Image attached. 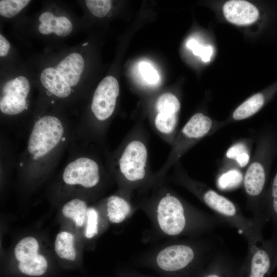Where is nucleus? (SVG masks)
Wrapping results in <instances>:
<instances>
[{"instance_id":"obj_8","label":"nucleus","mask_w":277,"mask_h":277,"mask_svg":"<svg viewBox=\"0 0 277 277\" xmlns=\"http://www.w3.org/2000/svg\"><path fill=\"white\" fill-rule=\"evenodd\" d=\"M277 267V232L269 240L248 246L244 260L239 268V277H271Z\"/></svg>"},{"instance_id":"obj_26","label":"nucleus","mask_w":277,"mask_h":277,"mask_svg":"<svg viewBox=\"0 0 277 277\" xmlns=\"http://www.w3.org/2000/svg\"><path fill=\"white\" fill-rule=\"evenodd\" d=\"M86 221L85 236L87 239H92L98 232L99 215L95 208H88Z\"/></svg>"},{"instance_id":"obj_30","label":"nucleus","mask_w":277,"mask_h":277,"mask_svg":"<svg viewBox=\"0 0 277 277\" xmlns=\"http://www.w3.org/2000/svg\"><path fill=\"white\" fill-rule=\"evenodd\" d=\"M72 24L70 21L65 16L57 17L54 33L57 35L64 37L72 31Z\"/></svg>"},{"instance_id":"obj_11","label":"nucleus","mask_w":277,"mask_h":277,"mask_svg":"<svg viewBox=\"0 0 277 277\" xmlns=\"http://www.w3.org/2000/svg\"><path fill=\"white\" fill-rule=\"evenodd\" d=\"M107 167L95 156H81L66 165L63 173V180L68 185L95 188L101 183L105 168Z\"/></svg>"},{"instance_id":"obj_16","label":"nucleus","mask_w":277,"mask_h":277,"mask_svg":"<svg viewBox=\"0 0 277 277\" xmlns=\"http://www.w3.org/2000/svg\"><path fill=\"white\" fill-rule=\"evenodd\" d=\"M84 66L82 56L78 53L73 52L62 60L55 69L65 81L73 87L78 83Z\"/></svg>"},{"instance_id":"obj_2","label":"nucleus","mask_w":277,"mask_h":277,"mask_svg":"<svg viewBox=\"0 0 277 277\" xmlns=\"http://www.w3.org/2000/svg\"><path fill=\"white\" fill-rule=\"evenodd\" d=\"M149 134L142 122L135 123L108 157L109 171L119 185V192L131 199L135 191L155 181L149 160Z\"/></svg>"},{"instance_id":"obj_19","label":"nucleus","mask_w":277,"mask_h":277,"mask_svg":"<svg viewBox=\"0 0 277 277\" xmlns=\"http://www.w3.org/2000/svg\"><path fill=\"white\" fill-rule=\"evenodd\" d=\"M88 209L84 201L74 199L64 205L62 213L65 217L72 220L77 226L82 227L86 220Z\"/></svg>"},{"instance_id":"obj_18","label":"nucleus","mask_w":277,"mask_h":277,"mask_svg":"<svg viewBox=\"0 0 277 277\" xmlns=\"http://www.w3.org/2000/svg\"><path fill=\"white\" fill-rule=\"evenodd\" d=\"M265 103V97L261 93L252 95L242 104L233 112V118L234 120L240 121L249 117L256 113Z\"/></svg>"},{"instance_id":"obj_28","label":"nucleus","mask_w":277,"mask_h":277,"mask_svg":"<svg viewBox=\"0 0 277 277\" xmlns=\"http://www.w3.org/2000/svg\"><path fill=\"white\" fill-rule=\"evenodd\" d=\"M187 46L192 51L194 55L200 56L205 62L210 61L213 54V48L211 46H203L194 39L189 40Z\"/></svg>"},{"instance_id":"obj_14","label":"nucleus","mask_w":277,"mask_h":277,"mask_svg":"<svg viewBox=\"0 0 277 277\" xmlns=\"http://www.w3.org/2000/svg\"><path fill=\"white\" fill-rule=\"evenodd\" d=\"M225 18L230 23L244 25L251 24L258 18L259 12L251 3L242 0L227 2L223 7Z\"/></svg>"},{"instance_id":"obj_25","label":"nucleus","mask_w":277,"mask_h":277,"mask_svg":"<svg viewBox=\"0 0 277 277\" xmlns=\"http://www.w3.org/2000/svg\"><path fill=\"white\" fill-rule=\"evenodd\" d=\"M242 174L232 169L222 174L218 179L217 185L223 190H228L238 187L243 181Z\"/></svg>"},{"instance_id":"obj_29","label":"nucleus","mask_w":277,"mask_h":277,"mask_svg":"<svg viewBox=\"0 0 277 277\" xmlns=\"http://www.w3.org/2000/svg\"><path fill=\"white\" fill-rule=\"evenodd\" d=\"M138 70L144 79L148 84H155L159 81V74L150 64L146 62L140 63Z\"/></svg>"},{"instance_id":"obj_22","label":"nucleus","mask_w":277,"mask_h":277,"mask_svg":"<svg viewBox=\"0 0 277 277\" xmlns=\"http://www.w3.org/2000/svg\"><path fill=\"white\" fill-rule=\"evenodd\" d=\"M38 244L37 240L31 236L26 237L20 240L14 249V255L19 262L27 261L38 254Z\"/></svg>"},{"instance_id":"obj_27","label":"nucleus","mask_w":277,"mask_h":277,"mask_svg":"<svg viewBox=\"0 0 277 277\" xmlns=\"http://www.w3.org/2000/svg\"><path fill=\"white\" fill-rule=\"evenodd\" d=\"M85 3L92 14L97 17L106 16L111 7V1L109 0H86Z\"/></svg>"},{"instance_id":"obj_32","label":"nucleus","mask_w":277,"mask_h":277,"mask_svg":"<svg viewBox=\"0 0 277 277\" xmlns=\"http://www.w3.org/2000/svg\"><path fill=\"white\" fill-rule=\"evenodd\" d=\"M10 48L9 42L2 34L0 35V56L7 55Z\"/></svg>"},{"instance_id":"obj_9","label":"nucleus","mask_w":277,"mask_h":277,"mask_svg":"<svg viewBox=\"0 0 277 277\" xmlns=\"http://www.w3.org/2000/svg\"><path fill=\"white\" fill-rule=\"evenodd\" d=\"M180 108V102L174 94L164 92L157 96L149 118L152 130L170 146L178 133Z\"/></svg>"},{"instance_id":"obj_15","label":"nucleus","mask_w":277,"mask_h":277,"mask_svg":"<svg viewBox=\"0 0 277 277\" xmlns=\"http://www.w3.org/2000/svg\"><path fill=\"white\" fill-rule=\"evenodd\" d=\"M106 208L108 220L114 224H120L126 220L134 209L131 199L119 192L107 197Z\"/></svg>"},{"instance_id":"obj_12","label":"nucleus","mask_w":277,"mask_h":277,"mask_svg":"<svg viewBox=\"0 0 277 277\" xmlns=\"http://www.w3.org/2000/svg\"><path fill=\"white\" fill-rule=\"evenodd\" d=\"M30 86L28 79L19 76L4 85L0 99V110L5 114L15 115L27 108V97Z\"/></svg>"},{"instance_id":"obj_6","label":"nucleus","mask_w":277,"mask_h":277,"mask_svg":"<svg viewBox=\"0 0 277 277\" xmlns=\"http://www.w3.org/2000/svg\"><path fill=\"white\" fill-rule=\"evenodd\" d=\"M62 121L52 115H45L33 125L26 150L27 159L32 165L46 161L60 147L65 138Z\"/></svg>"},{"instance_id":"obj_10","label":"nucleus","mask_w":277,"mask_h":277,"mask_svg":"<svg viewBox=\"0 0 277 277\" xmlns=\"http://www.w3.org/2000/svg\"><path fill=\"white\" fill-rule=\"evenodd\" d=\"M119 93L118 83L113 76L105 77L97 86L91 104L94 118L91 129L94 136L100 137L105 132L115 111Z\"/></svg>"},{"instance_id":"obj_24","label":"nucleus","mask_w":277,"mask_h":277,"mask_svg":"<svg viewBox=\"0 0 277 277\" xmlns=\"http://www.w3.org/2000/svg\"><path fill=\"white\" fill-rule=\"evenodd\" d=\"M30 1L28 0H1L0 1V14L6 18H11L17 15L24 8Z\"/></svg>"},{"instance_id":"obj_13","label":"nucleus","mask_w":277,"mask_h":277,"mask_svg":"<svg viewBox=\"0 0 277 277\" xmlns=\"http://www.w3.org/2000/svg\"><path fill=\"white\" fill-rule=\"evenodd\" d=\"M240 264L221 247L196 277H239Z\"/></svg>"},{"instance_id":"obj_17","label":"nucleus","mask_w":277,"mask_h":277,"mask_svg":"<svg viewBox=\"0 0 277 277\" xmlns=\"http://www.w3.org/2000/svg\"><path fill=\"white\" fill-rule=\"evenodd\" d=\"M40 80L50 94L60 98H65L71 93V87L54 68L45 69L41 74Z\"/></svg>"},{"instance_id":"obj_23","label":"nucleus","mask_w":277,"mask_h":277,"mask_svg":"<svg viewBox=\"0 0 277 277\" xmlns=\"http://www.w3.org/2000/svg\"><path fill=\"white\" fill-rule=\"evenodd\" d=\"M47 268L48 263L46 259L39 254L18 264L19 270L24 274L30 276L43 275L46 272Z\"/></svg>"},{"instance_id":"obj_31","label":"nucleus","mask_w":277,"mask_h":277,"mask_svg":"<svg viewBox=\"0 0 277 277\" xmlns=\"http://www.w3.org/2000/svg\"><path fill=\"white\" fill-rule=\"evenodd\" d=\"M245 152H247L246 146L240 143L230 147L226 152V156L229 159L235 160L238 155Z\"/></svg>"},{"instance_id":"obj_1","label":"nucleus","mask_w":277,"mask_h":277,"mask_svg":"<svg viewBox=\"0 0 277 277\" xmlns=\"http://www.w3.org/2000/svg\"><path fill=\"white\" fill-rule=\"evenodd\" d=\"M136 192V203L149 214L156 231L168 237L197 238L225 223L189 204L166 184L155 180ZM226 225V224H225Z\"/></svg>"},{"instance_id":"obj_21","label":"nucleus","mask_w":277,"mask_h":277,"mask_svg":"<svg viewBox=\"0 0 277 277\" xmlns=\"http://www.w3.org/2000/svg\"><path fill=\"white\" fill-rule=\"evenodd\" d=\"M265 207L267 218L272 221L274 231L277 232V172L267 189Z\"/></svg>"},{"instance_id":"obj_3","label":"nucleus","mask_w":277,"mask_h":277,"mask_svg":"<svg viewBox=\"0 0 277 277\" xmlns=\"http://www.w3.org/2000/svg\"><path fill=\"white\" fill-rule=\"evenodd\" d=\"M166 179L187 189L226 225L236 229L246 239L248 246L264 240L263 226L252 216H245L239 207L227 197L212 189L205 184L190 177L177 162L173 166L171 175Z\"/></svg>"},{"instance_id":"obj_20","label":"nucleus","mask_w":277,"mask_h":277,"mask_svg":"<svg viewBox=\"0 0 277 277\" xmlns=\"http://www.w3.org/2000/svg\"><path fill=\"white\" fill-rule=\"evenodd\" d=\"M55 251L61 258L74 261L76 251L74 246V237L67 231H62L56 235L54 243Z\"/></svg>"},{"instance_id":"obj_5","label":"nucleus","mask_w":277,"mask_h":277,"mask_svg":"<svg viewBox=\"0 0 277 277\" xmlns=\"http://www.w3.org/2000/svg\"><path fill=\"white\" fill-rule=\"evenodd\" d=\"M275 138L271 134L267 135L262 159L252 163L243 177L247 208L252 212V217L263 227L269 221L265 211V201L268 167L276 148Z\"/></svg>"},{"instance_id":"obj_33","label":"nucleus","mask_w":277,"mask_h":277,"mask_svg":"<svg viewBox=\"0 0 277 277\" xmlns=\"http://www.w3.org/2000/svg\"><path fill=\"white\" fill-rule=\"evenodd\" d=\"M249 159L250 156L248 152H245L238 155L235 160L240 167H244L248 163Z\"/></svg>"},{"instance_id":"obj_4","label":"nucleus","mask_w":277,"mask_h":277,"mask_svg":"<svg viewBox=\"0 0 277 277\" xmlns=\"http://www.w3.org/2000/svg\"><path fill=\"white\" fill-rule=\"evenodd\" d=\"M221 247V242L213 236L180 240L157 250L153 260L162 271L180 277H196Z\"/></svg>"},{"instance_id":"obj_7","label":"nucleus","mask_w":277,"mask_h":277,"mask_svg":"<svg viewBox=\"0 0 277 277\" xmlns=\"http://www.w3.org/2000/svg\"><path fill=\"white\" fill-rule=\"evenodd\" d=\"M212 127V121L209 116L201 112L194 114L178 131L165 162L155 173V180L165 179L169 169L191 147L206 136Z\"/></svg>"}]
</instances>
